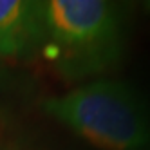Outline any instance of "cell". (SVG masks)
I'll use <instances>...</instances> for the list:
<instances>
[{
	"label": "cell",
	"instance_id": "cell-1",
	"mask_svg": "<svg viewBox=\"0 0 150 150\" xmlns=\"http://www.w3.org/2000/svg\"><path fill=\"white\" fill-rule=\"evenodd\" d=\"M127 16L109 0L42 2L40 49L63 78H91L116 67L125 54Z\"/></svg>",
	"mask_w": 150,
	"mask_h": 150
},
{
	"label": "cell",
	"instance_id": "cell-2",
	"mask_svg": "<svg viewBox=\"0 0 150 150\" xmlns=\"http://www.w3.org/2000/svg\"><path fill=\"white\" fill-rule=\"evenodd\" d=\"M42 109L98 150H150V103L128 81L94 80Z\"/></svg>",
	"mask_w": 150,
	"mask_h": 150
},
{
	"label": "cell",
	"instance_id": "cell-3",
	"mask_svg": "<svg viewBox=\"0 0 150 150\" xmlns=\"http://www.w3.org/2000/svg\"><path fill=\"white\" fill-rule=\"evenodd\" d=\"M42 2L0 0V58H20L40 47Z\"/></svg>",
	"mask_w": 150,
	"mask_h": 150
},
{
	"label": "cell",
	"instance_id": "cell-4",
	"mask_svg": "<svg viewBox=\"0 0 150 150\" xmlns=\"http://www.w3.org/2000/svg\"><path fill=\"white\" fill-rule=\"evenodd\" d=\"M143 6H145V9H146V11H150V2H145Z\"/></svg>",
	"mask_w": 150,
	"mask_h": 150
}]
</instances>
